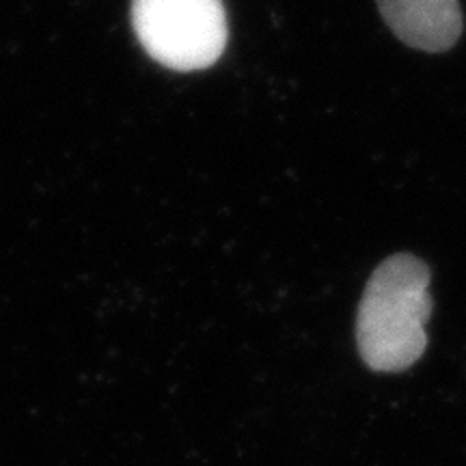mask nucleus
Masks as SVG:
<instances>
[{
	"label": "nucleus",
	"instance_id": "obj_1",
	"mask_svg": "<svg viewBox=\"0 0 466 466\" xmlns=\"http://www.w3.org/2000/svg\"><path fill=\"white\" fill-rule=\"evenodd\" d=\"M430 268L410 253L391 255L371 272L357 311V346L363 363L380 374L410 370L428 348L432 318Z\"/></svg>",
	"mask_w": 466,
	"mask_h": 466
},
{
	"label": "nucleus",
	"instance_id": "obj_2",
	"mask_svg": "<svg viewBox=\"0 0 466 466\" xmlns=\"http://www.w3.org/2000/svg\"><path fill=\"white\" fill-rule=\"evenodd\" d=\"M132 15L145 50L167 67H208L227 46L220 0H134Z\"/></svg>",
	"mask_w": 466,
	"mask_h": 466
},
{
	"label": "nucleus",
	"instance_id": "obj_3",
	"mask_svg": "<svg viewBox=\"0 0 466 466\" xmlns=\"http://www.w3.org/2000/svg\"><path fill=\"white\" fill-rule=\"evenodd\" d=\"M376 7L408 48L441 55L462 37L464 15L458 0H376Z\"/></svg>",
	"mask_w": 466,
	"mask_h": 466
}]
</instances>
